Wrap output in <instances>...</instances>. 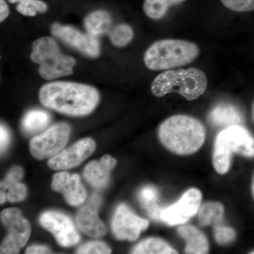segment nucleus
I'll use <instances>...</instances> for the list:
<instances>
[{
    "instance_id": "f704fd0d",
    "label": "nucleus",
    "mask_w": 254,
    "mask_h": 254,
    "mask_svg": "<svg viewBox=\"0 0 254 254\" xmlns=\"http://www.w3.org/2000/svg\"><path fill=\"white\" fill-rule=\"evenodd\" d=\"M251 254H254V252H252V253H251Z\"/></svg>"
},
{
    "instance_id": "aec40b11",
    "label": "nucleus",
    "mask_w": 254,
    "mask_h": 254,
    "mask_svg": "<svg viewBox=\"0 0 254 254\" xmlns=\"http://www.w3.org/2000/svg\"><path fill=\"white\" fill-rule=\"evenodd\" d=\"M111 23V16L109 13L104 10L93 11L84 20V26L87 33L95 37L108 33Z\"/></svg>"
},
{
    "instance_id": "9b49d317",
    "label": "nucleus",
    "mask_w": 254,
    "mask_h": 254,
    "mask_svg": "<svg viewBox=\"0 0 254 254\" xmlns=\"http://www.w3.org/2000/svg\"><path fill=\"white\" fill-rule=\"evenodd\" d=\"M149 226V222L137 216L127 205L120 204L112 222L115 236L120 240L135 241Z\"/></svg>"
},
{
    "instance_id": "473e14b6",
    "label": "nucleus",
    "mask_w": 254,
    "mask_h": 254,
    "mask_svg": "<svg viewBox=\"0 0 254 254\" xmlns=\"http://www.w3.org/2000/svg\"><path fill=\"white\" fill-rule=\"evenodd\" d=\"M9 9L5 0H0V21L2 22L9 16Z\"/></svg>"
},
{
    "instance_id": "a878e982",
    "label": "nucleus",
    "mask_w": 254,
    "mask_h": 254,
    "mask_svg": "<svg viewBox=\"0 0 254 254\" xmlns=\"http://www.w3.org/2000/svg\"><path fill=\"white\" fill-rule=\"evenodd\" d=\"M10 3L18 2L16 10L22 15L27 16H36L37 12L45 13L48 10V5L41 0H8Z\"/></svg>"
},
{
    "instance_id": "9d476101",
    "label": "nucleus",
    "mask_w": 254,
    "mask_h": 254,
    "mask_svg": "<svg viewBox=\"0 0 254 254\" xmlns=\"http://www.w3.org/2000/svg\"><path fill=\"white\" fill-rule=\"evenodd\" d=\"M201 200V192L197 189H190L177 203L162 209L160 220L170 226L186 223L199 211Z\"/></svg>"
},
{
    "instance_id": "c85d7f7f",
    "label": "nucleus",
    "mask_w": 254,
    "mask_h": 254,
    "mask_svg": "<svg viewBox=\"0 0 254 254\" xmlns=\"http://www.w3.org/2000/svg\"><path fill=\"white\" fill-rule=\"evenodd\" d=\"M76 253L81 254H108L112 253L111 249L101 242H91L80 247Z\"/></svg>"
},
{
    "instance_id": "ddd939ff",
    "label": "nucleus",
    "mask_w": 254,
    "mask_h": 254,
    "mask_svg": "<svg viewBox=\"0 0 254 254\" xmlns=\"http://www.w3.org/2000/svg\"><path fill=\"white\" fill-rule=\"evenodd\" d=\"M95 142L91 138H83L66 149L52 157L48 165L53 170H68L78 166L94 152Z\"/></svg>"
},
{
    "instance_id": "39448f33",
    "label": "nucleus",
    "mask_w": 254,
    "mask_h": 254,
    "mask_svg": "<svg viewBox=\"0 0 254 254\" xmlns=\"http://www.w3.org/2000/svg\"><path fill=\"white\" fill-rule=\"evenodd\" d=\"M233 153L248 158L254 157V137L241 125L226 127L217 135L213 156L217 173L224 175L229 171Z\"/></svg>"
},
{
    "instance_id": "f8f14e48",
    "label": "nucleus",
    "mask_w": 254,
    "mask_h": 254,
    "mask_svg": "<svg viewBox=\"0 0 254 254\" xmlns=\"http://www.w3.org/2000/svg\"><path fill=\"white\" fill-rule=\"evenodd\" d=\"M52 34L60 38L68 46L90 58H98L100 55V43L97 37L89 33L84 34L76 28L54 23L52 26Z\"/></svg>"
},
{
    "instance_id": "1a4fd4ad",
    "label": "nucleus",
    "mask_w": 254,
    "mask_h": 254,
    "mask_svg": "<svg viewBox=\"0 0 254 254\" xmlns=\"http://www.w3.org/2000/svg\"><path fill=\"white\" fill-rule=\"evenodd\" d=\"M40 224L53 234L57 242L64 247H72L80 241L79 233L71 219L61 212L49 210L39 218Z\"/></svg>"
},
{
    "instance_id": "412c9836",
    "label": "nucleus",
    "mask_w": 254,
    "mask_h": 254,
    "mask_svg": "<svg viewBox=\"0 0 254 254\" xmlns=\"http://www.w3.org/2000/svg\"><path fill=\"white\" fill-rule=\"evenodd\" d=\"M51 115L41 110L28 112L21 122L23 131L28 134H33L46 128L51 123Z\"/></svg>"
},
{
    "instance_id": "20e7f679",
    "label": "nucleus",
    "mask_w": 254,
    "mask_h": 254,
    "mask_svg": "<svg viewBox=\"0 0 254 254\" xmlns=\"http://www.w3.org/2000/svg\"><path fill=\"white\" fill-rule=\"evenodd\" d=\"M207 86L206 76L198 68L167 70L155 78L151 91L157 97L177 93L187 100H193L204 93Z\"/></svg>"
},
{
    "instance_id": "393cba45",
    "label": "nucleus",
    "mask_w": 254,
    "mask_h": 254,
    "mask_svg": "<svg viewBox=\"0 0 254 254\" xmlns=\"http://www.w3.org/2000/svg\"><path fill=\"white\" fill-rule=\"evenodd\" d=\"M185 1L186 0H145L143 11L148 17L152 19H160L166 14L170 6Z\"/></svg>"
},
{
    "instance_id": "7c9ffc66",
    "label": "nucleus",
    "mask_w": 254,
    "mask_h": 254,
    "mask_svg": "<svg viewBox=\"0 0 254 254\" xmlns=\"http://www.w3.org/2000/svg\"><path fill=\"white\" fill-rule=\"evenodd\" d=\"M10 142V133L7 127L1 124L0 127V149L2 153L7 148Z\"/></svg>"
},
{
    "instance_id": "b1692460",
    "label": "nucleus",
    "mask_w": 254,
    "mask_h": 254,
    "mask_svg": "<svg viewBox=\"0 0 254 254\" xmlns=\"http://www.w3.org/2000/svg\"><path fill=\"white\" fill-rule=\"evenodd\" d=\"M224 206L218 202H208L200 207L198 211V220L202 226L219 225L224 215Z\"/></svg>"
},
{
    "instance_id": "f3484780",
    "label": "nucleus",
    "mask_w": 254,
    "mask_h": 254,
    "mask_svg": "<svg viewBox=\"0 0 254 254\" xmlns=\"http://www.w3.org/2000/svg\"><path fill=\"white\" fill-rule=\"evenodd\" d=\"M208 121L215 127H228L242 125L244 118L240 110L235 105L220 103L210 112Z\"/></svg>"
},
{
    "instance_id": "6e6552de",
    "label": "nucleus",
    "mask_w": 254,
    "mask_h": 254,
    "mask_svg": "<svg viewBox=\"0 0 254 254\" xmlns=\"http://www.w3.org/2000/svg\"><path fill=\"white\" fill-rule=\"evenodd\" d=\"M71 128L67 123L53 125L41 134L32 138L29 144L31 155L38 160L55 156L68 143Z\"/></svg>"
},
{
    "instance_id": "6ab92c4d",
    "label": "nucleus",
    "mask_w": 254,
    "mask_h": 254,
    "mask_svg": "<svg viewBox=\"0 0 254 254\" xmlns=\"http://www.w3.org/2000/svg\"><path fill=\"white\" fill-rule=\"evenodd\" d=\"M179 235L186 240L185 253L190 254H208L209 245L203 232L192 225H182L177 229Z\"/></svg>"
},
{
    "instance_id": "f03ea898",
    "label": "nucleus",
    "mask_w": 254,
    "mask_h": 254,
    "mask_svg": "<svg viewBox=\"0 0 254 254\" xmlns=\"http://www.w3.org/2000/svg\"><path fill=\"white\" fill-rule=\"evenodd\" d=\"M162 144L177 155H188L201 148L205 139V129L199 120L187 115H175L159 127Z\"/></svg>"
},
{
    "instance_id": "5701e85b",
    "label": "nucleus",
    "mask_w": 254,
    "mask_h": 254,
    "mask_svg": "<svg viewBox=\"0 0 254 254\" xmlns=\"http://www.w3.org/2000/svg\"><path fill=\"white\" fill-rule=\"evenodd\" d=\"M134 254H177L176 250L165 241L159 238H148L142 241L132 250Z\"/></svg>"
},
{
    "instance_id": "0eeeda50",
    "label": "nucleus",
    "mask_w": 254,
    "mask_h": 254,
    "mask_svg": "<svg viewBox=\"0 0 254 254\" xmlns=\"http://www.w3.org/2000/svg\"><path fill=\"white\" fill-rule=\"evenodd\" d=\"M1 221L9 233L0 247L1 254H17L28 242L31 236L30 222L16 208H6L1 212Z\"/></svg>"
},
{
    "instance_id": "bb28decb",
    "label": "nucleus",
    "mask_w": 254,
    "mask_h": 254,
    "mask_svg": "<svg viewBox=\"0 0 254 254\" xmlns=\"http://www.w3.org/2000/svg\"><path fill=\"white\" fill-rule=\"evenodd\" d=\"M110 37L114 46L122 48L131 41L133 37V29L128 25L120 24L110 32Z\"/></svg>"
},
{
    "instance_id": "4468645a",
    "label": "nucleus",
    "mask_w": 254,
    "mask_h": 254,
    "mask_svg": "<svg viewBox=\"0 0 254 254\" xmlns=\"http://www.w3.org/2000/svg\"><path fill=\"white\" fill-rule=\"evenodd\" d=\"M52 189L64 195L68 204L73 206L81 205L86 198V191L76 174L70 175L66 172L55 174L53 176Z\"/></svg>"
},
{
    "instance_id": "dca6fc26",
    "label": "nucleus",
    "mask_w": 254,
    "mask_h": 254,
    "mask_svg": "<svg viewBox=\"0 0 254 254\" xmlns=\"http://www.w3.org/2000/svg\"><path fill=\"white\" fill-rule=\"evenodd\" d=\"M116 164V159L111 155H105L99 161L90 162L83 170V176L95 188H104L109 184L110 173Z\"/></svg>"
},
{
    "instance_id": "423d86ee",
    "label": "nucleus",
    "mask_w": 254,
    "mask_h": 254,
    "mask_svg": "<svg viewBox=\"0 0 254 254\" xmlns=\"http://www.w3.org/2000/svg\"><path fill=\"white\" fill-rule=\"evenodd\" d=\"M31 59L39 64V73L46 80L72 74L76 60L64 55L58 43L50 37H43L32 45Z\"/></svg>"
},
{
    "instance_id": "cd10ccee",
    "label": "nucleus",
    "mask_w": 254,
    "mask_h": 254,
    "mask_svg": "<svg viewBox=\"0 0 254 254\" xmlns=\"http://www.w3.org/2000/svg\"><path fill=\"white\" fill-rule=\"evenodd\" d=\"M214 234L217 242L220 245H227L235 240L236 232L231 227L216 225L214 226Z\"/></svg>"
},
{
    "instance_id": "2eb2a0df",
    "label": "nucleus",
    "mask_w": 254,
    "mask_h": 254,
    "mask_svg": "<svg viewBox=\"0 0 254 254\" xmlns=\"http://www.w3.org/2000/svg\"><path fill=\"white\" fill-rule=\"evenodd\" d=\"M100 202L101 199L98 195H93L89 204L80 209L76 215L78 228L93 238H100L107 233V227L97 213Z\"/></svg>"
},
{
    "instance_id": "2f4dec72",
    "label": "nucleus",
    "mask_w": 254,
    "mask_h": 254,
    "mask_svg": "<svg viewBox=\"0 0 254 254\" xmlns=\"http://www.w3.org/2000/svg\"><path fill=\"white\" fill-rule=\"evenodd\" d=\"M27 254H52V251L46 246L33 245L28 247L26 251Z\"/></svg>"
},
{
    "instance_id": "c756f323",
    "label": "nucleus",
    "mask_w": 254,
    "mask_h": 254,
    "mask_svg": "<svg viewBox=\"0 0 254 254\" xmlns=\"http://www.w3.org/2000/svg\"><path fill=\"white\" fill-rule=\"evenodd\" d=\"M227 9L237 12H247L254 10V0H221Z\"/></svg>"
},
{
    "instance_id": "72a5a7b5",
    "label": "nucleus",
    "mask_w": 254,
    "mask_h": 254,
    "mask_svg": "<svg viewBox=\"0 0 254 254\" xmlns=\"http://www.w3.org/2000/svg\"><path fill=\"white\" fill-rule=\"evenodd\" d=\"M252 193H253V196L254 198V176L253 179V183H252Z\"/></svg>"
},
{
    "instance_id": "4be33fe9",
    "label": "nucleus",
    "mask_w": 254,
    "mask_h": 254,
    "mask_svg": "<svg viewBox=\"0 0 254 254\" xmlns=\"http://www.w3.org/2000/svg\"><path fill=\"white\" fill-rule=\"evenodd\" d=\"M158 190L153 186L143 187L138 193V199L142 206L150 218L157 220H160V213L163 209L158 204Z\"/></svg>"
},
{
    "instance_id": "a211bd4d",
    "label": "nucleus",
    "mask_w": 254,
    "mask_h": 254,
    "mask_svg": "<svg viewBox=\"0 0 254 254\" xmlns=\"http://www.w3.org/2000/svg\"><path fill=\"white\" fill-rule=\"evenodd\" d=\"M23 177V170L19 166H15L10 170L9 173L1 182V193L6 190V199L11 203L22 201L27 195L26 185L20 182Z\"/></svg>"
},
{
    "instance_id": "f257e3e1",
    "label": "nucleus",
    "mask_w": 254,
    "mask_h": 254,
    "mask_svg": "<svg viewBox=\"0 0 254 254\" xmlns=\"http://www.w3.org/2000/svg\"><path fill=\"white\" fill-rule=\"evenodd\" d=\"M41 104L58 113L71 117L86 116L100 101L99 92L94 87L67 81H55L42 86Z\"/></svg>"
},
{
    "instance_id": "7ed1b4c3",
    "label": "nucleus",
    "mask_w": 254,
    "mask_h": 254,
    "mask_svg": "<svg viewBox=\"0 0 254 254\" xmlns=\"http://www.w3.org/2000/svg\"><path fill=\"white\" fill-rule=\"evenodd\" d=\"M199 49L195 43L183 40L166 39L155 42L145 51L144 63L153 71L185 66L194 61Z\"/></svg>"
}]
</instances>
